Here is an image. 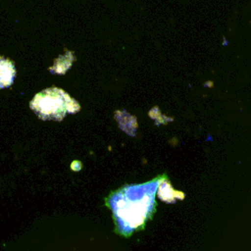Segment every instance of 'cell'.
<instances>
[{
  "label": "cell",
  "instance_id": "obj_1",
  "mask_svg": "<svg viewBox=\"0 0 251 251\" xmlns=\"http://www.w3.org/2000/svg\"><path fill=\"white\" fill-rule=\"evenodd\" d=\"M157 184L151 182L150 186L143 193L141 198L132 199L129 197L126 187L114 194L110 204H108L113 212L116 219V223L119 228H122L121 232H129V225L131 220L132 209H134L135 220L138 226H142L147 219V216L152 214L154 202V194Z\"/></svg>",
  "mask_w": 251,
  "mask_h": 251
},
{
  "label": "cell",
  "instance_id": "obj_3",
  "mask_svg": "<svg viewBox=\"0 0 251 251\" xmlns=\"http://www.w3.org/2000/svg\"><path fill=\"white\" fill-rule=\"evenodd\" d=\"M16 75L15 66L12 61L0 57V88L10 86Z\"/></svg>",
  "mask_w": 251,
  "mask_h": 251
},
{
  "label": "cell",
  "instance_id": "obj_2",
  "mask_svg": "<svg viewBox=\"0 0 251 251\" xmlns=\"http://www.w3.org/2000/svg\"><path fill=\"white\" fill-rule=\"evenodd\" d=\"M30 108L42 120L61 121L67 114L76 113L79 105L64 90L50 87L34 96Z\"/></svg>",
  "mask_w": 251,
  "mask_h": 251
},
{
  "label": "cell",
  "instance_id": "obj_4",
  "mask_svg": "<svg viewBox=\"0 0 251 251\" xmlns=\"http://www.w3.org/2000/svg\"><path fill=\"white\" fill-rule=\"evenodd\" d=\"M158 195L159 197L164 200V201H167V202H173L175 200L176 197H177L176 195H181V196H184L183 193L181 192H177V191H175L173 189V187L171 186L170 182H168L167 180H163L162 184L160 185V188L158 190Z\"/></svg>",
  "mask_w": 251,
  "mask_h": 251
}]
</instances>
